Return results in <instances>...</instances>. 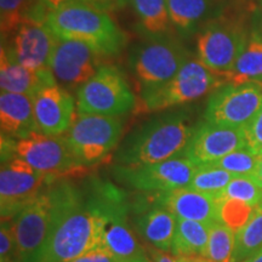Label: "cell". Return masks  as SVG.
Instances as JSON below:
<instances>
[{
    "label": "cell",
    "instance_id": "obj_41",
    "mask_svg": "<svg viewBox=\"0 0 262 262\" xmlns=\"http://www.w3.org/2000/svg\"><path fill=\"white\" fill-rule=\"evenodd\" d=\"M244 262H262V248L257 251L256 254L254 255V256L248 258V260L244 261Z\"/></svg>",
    "mask_w": 262,
    "mask_h": 262
},
{
    "label": "cell",
    "instance_id": "obj_42",
    "mask_svg": "<svg viewBox=\"0 0 262 262\" xmlns=\"http://www.w3.org/2000/svg\"><path fill=\"white\" fill-rule=\"evenodd\" d=\"M129 262H150L148 255H142V256L137 257V258H134V260H131Z\"/></svg>",
    "mask_w": 262,
    "mask_h": 262
},
{
    "label": "cell",
    "instance_id": "obj_3",
    "mask_svg": "<svg viewBox=\"0 0 262 262\" xmlns=\"http://www.w3.org/2000/svg\"><path fill=\"white\" fill-rule=\"evenodd\" d=\"M73 187L74 183L64 179L51 183L11 220L16 247L15 262L40 261L42 250Z\"/></svg>",
    "mask_w": 262,
    "mask_h": 262
},
{
    "label": "cell",
    "instance_id": "obj_31",
    "mask_svg": "<svg viewBox=\"0 0 262 262\" xmlns=\"http://www.w3.org/2000/svg\"><path fill=\"white\" fill-rule=\"evenodd\" d=\"M217 196L221 202L234 199L256 208L262 202V188L251 176H234Z\"/></svg>",
    "mask_w": 262,
    "mask_h": 262
},
{
    "label": "cell",
    "instance_id": "obj_15",
    "mask_svg": "<svg viewBox=\"0 0 262 262\" xmlns=\"http://www.w3.org/2000/svg\"><path fill=\"white\" fill-rule=\"evenodd\" d=\"M248 39L242 28L212 22L196 38L198 60L210 71L224 75L233 68Z\"/></svg>",
    "mask_w": 262,
    "mask_h": 262
},
{
    "label": "cell",
    "instance_id": "obj_11",
    "mask_svg": "<svg viewBox=\"0 0 262 262\" xmlns=\"http://www.w3.org/2000/svg\"><path fill=\"white\" fill-rule=\"evenodd\" d=\"M199 168L186 157L141 166L116 165L113 175L123 185L139 192H169L187 187Z\"/></svg>",
    "mask_w": 262,
    "mask_h": 262
},
{
    "label": "cell",
    "instance_id": "obj_37",
    "mask_svg": "<svg viewBox=\"0 0 262 262\" xmlns=\"http://www.w3.org/2000/svg\"><path fill=\"white\" fill-rule=\"evenodd\" d=\"M72 262H125L117 258L114 255L108 253L104 249L97 247L94 248L93 250L88 251L86 254H84L83 256L75 258Z\"/></svg>",
    "mask_w": 262,
    "mask_h": 262
},
{
    "label": "cell",
    "instance_id": "obj_38",
    "mask_svg": "<svg viewBox=\"0 0 262 262\" xmlns=\"http://www.w3.org/2000/svg\"><path fill=\"white\" fill-rule=\"evenodd\" d=\"M79 2L86 3V4L96 6V8L101 10H104L106 8H113V6L117 4L122 5L123 2H125V0H79Z\"/></svg>",
    "mask_w": 262,
    "mask_h": 262
},
{
    "label": "cell",
    "instance_id": "obj_44",
    "mask_svg": "<svg viewBox=\"0 0 262 262\" xmlns=\"http://www.w3.org/2000/svg\"><path fill=\"white\" fill-rule=\"evenodd\" d=\"M261 205H262V202H261Z\"/></svg>",
    "mask_w": 262,
    "mask_h": 262
},
{
    "label": "cell",
    "instance_id": "obj_25",
    "mask_svg": "<svg viewBox=\"0 0 262 262\" xmlns=\"http://www.w3.org/2000/svg\"><path fill=\"white\" fill-rule=\"evenodd\" d=\"M210 226L204 222L178 219L170 254L176 256H203Z\"/></svg>",
    "mask_w": 262,
    "mask_h": 262
},
{
    "label": "cell",
    "instance_id": "obj_24",
    "mask_svg": "<svg viewBox=\"0 0 262 262\" xmlns=\"http://www.w3.org/2000/svg\"><path fill=\"white\" fill-rule=\"evenodd\" d=\"M222 77L232 84L249 81L262 83V34L260 32H254L250 35L233 68Z\"/></svg>",
    "mask_w": 262,
    "mask_h": 262
},
{
    "label": "cell",
    "instance_id": "obj_36",
    "mask_svg": "<svg viewBox=\"0 0 262 262\" xmlns=\"http://www.w3.org/2000/svg\"><path fill=\"white\" fill-rule=\"evenodd\" d=\"M150 262H210L204 256H176L150 248L148 250Z\"/></svg>",
    "mask_w": 262,
    "mask_h": 262
},
{
    "label": "cell",
    "instance_id": "obj_17",
    "mask_svg": "<svg viewBox=\"0 0 262 262\" xmlns=\"http://www.w3.org/2000/svg\"><path fill=\"white\" fill-rule=\"evenodd\" d=\"M101 57L102 55L85 42L58 38L52 52L50 70L58 84L74 89L96 74L102 66Z\"/></svg>",
    "mask_w": 262,
    "mask_h": 262
},
{
    "label": "cell",
    "instance_id": "obj_13",
    "mask_svg": "<svg viewBox=\"0 0 262 262\" xmlns=\"http://www.w3.org/2000/svg\"><path fill=\"white\" fill-rule=\"evenodd\" d=\"M21 158L2 163L0 170V211L2 221H11L25 206L34 201L51 183L56 182Z\"/></svg>",
    "mask_w": 262,
    "mask_h": 262
},
{
    "label": "cell",
    "instance_id": "obj_9",
    "mask_svg": "<svg viewBox=\"0 0 262 262\" xmlns=\"http://www.w3.org/2000/svg\"><path fill=\"white\" fill-rule=\"evenodd\" d=\"M136 107V97L122 71L102 64L89 81L78 89L77 112L120 117Z\"/></svg>",
    "mask_w": 262,
    "mask_h": 262
},
{
    "label": "cell",
    "instance_id": "obj_19",
    "mask_svg": "<svg viewBox=\"0 0 262 262\" xmlns=\"http://www.w3.org/2000/svg\"><path fill=\"white\" fill-rule=\"evenodd\" d=\"M33 100L34 117L39 133L45 135H64L75 119L73 96L58 83L47 85Z\"/></svg>",
    "mask_w": 262,
    "mask_h": 262
},
{
    "label": "cell",
    "instance_id": "obj_39",
    "mask_svg": "<svg viewBox=\"0 0 262 262\" xmlns=\"http://www.w3.org/2000/svg\"><path fill=\"white\" fill-rule=\"evenodd\" d=\"M72 2H75V0H41L42 4L45 5V8L50 12L62 8V6L70 4Z\"/></svg>",
    "mask_w": 262,
    "mask_h": 262
},
{
    "label": "cell",
    "instance_id": "obj_10",
    "mask_svg": "<svg viewBox=\"0 0 262 262\" xmlns=\"http://www.w3.org/2000/svg\"><path fill=\"white\" fill-rule=\"evenodd\" d=\"M262 108V83L221 85L209 97L205 122L226 127H245Z\"/></svg>",
    "mask_w": 262,
    "mask_h": 262
},
{
    "label": "cell",
    "instance_id": "obj_35",
    "mask_svg": "<svg viewBox=\"0 0 262 262\" xmlns=\"http://www.w3.org/2000/svg\"><path fill=\"white\" fill-rule=\"evenodd\" d=\"M249 148L262 155V108L253 120L244 127Z\"/></svg>",
    "mask_w": 262,
    "mask_h": 262
},
{
    "label": "cell",
    "instance_id": "obj_7",
    "mask_svg": "<svg viewBox=\"0 0 262 262\" xmlns=\"http://www.w3.org/2000/svg\"><path fill=\"white\" fill-rule=\"evenodd\" d=\"M123 129L119 117L77 113L64 137L78 162L88 168L110 157L119 143Z\"/></svg>",
    "mask_w": 262,
    "mask_h": 262
},
{
    "label": "cell",
    "instance_id": "obj_34",
    "mask_svg": "<svg viewBox=\"0 0 262 262\" xmlns=\"http://www.w3.org/2000/svg\"><path fill=\"white\" fill-rule=\"evenodd\" d=\"M15 238L11 221H2L0 228V262H15Z\"/></svg>",
    "mask_w": 262,
    "mask_h": 262
},
{
    "label": "cell",
    "instance_id": "obj_22",
    "mask_svg": "<svg viewBox=\"0 0 262 262\" xmlns=\"http://www.w3.org/2000/svg\"><path fill=\"white\" fill-rule=\"evenodd\" d=\"M57 83L50 68L34 71L11 61L2 49L0 88L3 93L21 94L33 97L47 85Z\"/></svg>",
    "mask_w": 262,
    "mask_h": 262
},
{
    "label": "cell",
    "instance_id": "obj_12",
    "mask_svg": "<svg viewBox=\"0 0 262 262\" xmlns=\"http://www.w3.org/2000/svg\"><path fill=\"white\" fill-rule=\"evenodd\" d=\"M15 157L55 180L77 175L85 170V166L74 157L63 135L35 133L16 141Z\"/></svg>",
    "mask_w": 262,
    "mask_h": 262
},
{
    "label": "cell",
    "instance_id": "obj_14",
    "mask_svg": "<svg viewBox=\"0 0 262 262\" xmlns=\"http://www.w3.org/2000/svg\"><path fill=\"white\" fill-rule=\"evenodd\" d=\"M131 224L146 244L164 253H171L178 217L160 204L156 192H141L130 198Z\"/></svg>",
    "mask_w": 262,
    "mask_h": 262
},
{
    "label": "cell",
    "instance_id": "obj_43",
    "mask_svg": "<svg viewBox=\"0 0 262 262\" xmlns=\"http://www.w3.org/2000/svg\"><path fill=\"white\" fill-rule=\"evenodd\" d=\"M260 16H261V21H262V2H261V8H260Z\"/></svg>",
    "mask_w": 262,
    "mask_h": 262
},
{
    "label": "cell",
    "instance_id": "obj_18",
    "mask_svg": "<svg viewBox=\"0 0 262 262\" xmlns=\"http://www.w3.org/2000/svg\"><path fill=\"white\" fill-rule=\"evenodd\" d=\"M244 147H248L244 127H226L203 122L194 126L188 145L180 156L198 165H205Z\"/></svg>",
    "mask_w": 262,
    "mask_h": 262
},
{
    "label": "cell",
    "instance_id": "obj_27",
    "mask_svg": "<svg viewBox=\"0 0 262 262\" xmlns=\"http://www.w3.org/2000/svg\"><path fill=\"white\" fill-rule=\"evenodd\" d=\"M141 28L148 37L166 34L170 28L166 0H131Z\"/></svg>",
    "mask_w": 262,
    "mask_h": 262
},
{
    "label": "cell",
    "instance_id": "obj_40",
    "mask_svg": "<svg viewBox=\"0 0 262 262\" xmlns=\"http://www.w3.org/2000/svg\"><path fill=\"white\" fill-rule=\"evenodd\" d=\"M255 180V182L257 183L258 186L262 188V157H261V160H260V164H258L256 171L254 172V175L251 176Z\"/></svg>",
    "mask_w": 262,
    "mask_h": 262
},
{
    "label": "cell",
    "instance_id": "obj_21",
    "mask_svg": "<svg viewBox=\"0 0 262 262\" xmlns=\"http://www.w3.org/2000/svg\"><path fill=\"white\" fill-rule=\"evenodd\" d=\"M0 125H2V135L17 141L39 133L32 97L27 95L2 91Z\"/></svg>",
    "mask_w": 262,
    "mask_h": 262
},
{
    "label": "cell",
    "instance_id": "obj_6",
    "mask_svg": "<svg viewBox=\"0 0 262 262\" xmlns=\"http://www.w3.org/2000/svg\"><path fill=\"white\" fill-rule=\"evenodd\" d=\"M220 74L198 58H189L171 79L162 85L141 89L139 112L153 113L198 100L222 85Z\"/></svg>",
    "mask_w": 262,
    "mask_h": 262
},
{
    "label": "cell",
    "instance_id": "obj_32",
    "mask_svg": "<svg viewBox=\"0 0 262 262\" xmlns=\"http://www.w3.org/2000/svg\"><path fill=\"white\" fill-rule=\"evenodd\" d=\"M234 178L226 170L214 168L211 165H199L187 187L194 191L217 195Z\"/></svg>",
    "mask_w": 262,
    "mask_h": 262
},
{
    "label": "cell",
    "instance_id": "obj_29",
    "mask_svg": "<svg viewBox=\"0 0 262 262\" xmlns=\"http://www.w3.org/2000/svg\"><path fill=\"white\" fill-rule=\"evenodd\" d=\"M234 239L235 232L224 222L212 224L203 256L210 262H231L234 250Z\"/></svg>",
    "mask_w": 262,
    "mask_h": 262
},
{
    "label": "cell",
    "instance_id": "obj_26",
    "mask_svg": "<svg viewBox=\"0 0 262 262\" xmlns=\"http://www.w3.org/2000/svg\"><path fill=\"white\" fill-rule=\"evenodd\" d=\"M262 248V205L254 208L247 224L235 231L231 262H244Z\"/></svg>",
    "mask_w": 262,
    "mask_h": 262
},
{
    "label": "cell",
    "instance_id": "obj_8",
    "mask_svg": "<svg viewBox=\"0 0 262 262\" xmlns=\"http://www.w3.org/2000/svg\"><path fill=\"white\" fill-rule=\"evenodd\" d=\"M188 60V51L176 39L164 34L135 45L130 51L129 67L145 89L166 83Z\"/></svg>",
    "mask_w": 262,
    "mask_h": 262
},
{
    "label": "cell",
    "instance_id": "obj_20",
    "mask_svg": "<svg viewBox=\"0 0 262 262\" xmlns=\"http://www.w3.org/2000/svg\"><path fill=\"white\" fill-rule=\"evenodd\" d=\"M160 204L178 219L212 225L221 221V201L217 195L183 187L169 192H156Z\"/></svg>",
    "mask_w": 262,
    "mask_h": 262
},
{
    "label": "cell",
    "instance_id": "obj_28",
    "mask_svg": "<svg viewBox=\"0 0 262 262\" xmlns=\"http://www.w3.org/2000/svg\"><path fill=\"white\" fill-rule=\"evenodd\" d=\"M170 21L183 34H191L208 11V0H166Z\"/></svg>",
    "mask_w": 262,
    "mask_h": 262
},
{
    "label": "cell",
    "instance_id": "obj_4",
    "mask_svg": "<svg viewBox=\"0 0 262 262\" xmlns=\"http://www.w3.org/2000/svg\"><path fill=\"white\" fill-rule=\"evenodd\" d=\"M47 26L60 39L85 42L102 56L119 54L127 37L104 10L75 0L51 11Z\"/></svg>",
    "mask_w": 262,
    "mask_h": 262
},
{
    "label": "cell",
    "instance_id": "obj_5",
    "mask_svg": "<svg viewBox=\"0 0 262 262\" xmlns=\"http://www.w3.org/2000/svg\"><path fill=\"white\" fill-rule=\"evenodd\" d=\"M97 247V224L86 195L74 186L39 262H72Z\"/></svg>",
    "mask_w": 262,
    "mask_h": 262
},
{
    "label": "cell",
    "instance_id": "obj_33",
    "mask_svg": "<svg viewBox=\"0 0 262 262\" xmlns=\"http://www.w3.org/2000/svg\"><path fill=\"white\" fill-rule=\"evenodd\" d=\"M253 210V206L239 201H234V199L222 201L220 210L221 221L235 232L238 231L242 226L247 224V221L249 220V217H250Z\"/></svg>",
    "mask_w": 262,
    "mask_h": 262
},
{
    "label": "cell",
    "instance_id": "obj_16",
    "mask_svg": "<svg viewBox=\"0 0 262 262\" xmlns=\"http://www.w3.org/2000/svg\"><path fill=\"white\" fill-rule=\"evenodd\" d=\"M57 39L47 24L31 22L22 25L9 38L4 39L6 45L3 44L2 49L10 60L26 68L49 70Z\"/></svg>",
    "mask_w": 262,
    "mask_h": 262
},
{
    "label": "cell",
    "instance_id": "obj_23",
    "mask_svg": "<svg viewBox=\"0 0 262 262\" xmlns=\"http://www.w3.org/2000/svg\"><path fill=\"white\" fill-rule=\"evenodd\" d=\"M50 11L41 0H0V28L3 40L25 24H47Z\"/></svg>",
    "mask_w": 262,
    "mask_h": 262
},
{
    "label": "cell",
    "instance_id": "obj_2",
    "mask_svg": "<svg viewBox=\"0 0 262 262\" xmlns=\"http://www.w3.org/2000/svg\"><path fill=\"white\" fill-rule=\"evenodd\" d=\"M193 130L185 112L157 117L127 137L116 155L117 165H149L178 157L188 145Z\"/></svg>",
    "mask_w": 262,
    "mask_h": 262
},
{
    "label": "cell",
    "instance_id": "obj_1",
    "mask_svg": "<svg viewBox=\"0 0 262 262\" xmlns=\"http://www.w3.org/2000/svg\"><path fill=\"white\" fill-rule=\"evenodd\" d=\"M85 195L97 224L98 247L125 262L146 255L131 224L130 198L123 189L93 180Z\"/></svg>",
    "mask_w": 262,
    "mask_h": 262
},
{
    "label": "cell",
    "instance_id": "obj_30",
    "mask_svg": "<svg viewBox=\"0 0 262 262\" xmlns=\"http://www.w3.org/2000/svg\"><path fill=\"white\" fill-rule=\"evenodd\" d=\"M261 157L262 155L254 152L249 147H244V148L229 153L224 158L216 160L214 163L205 164V165L226 170L234 176H253L260 164Z\"/></svg>",
    "mask_w": 262,
    "mask_h": 262
}]
</instances>
